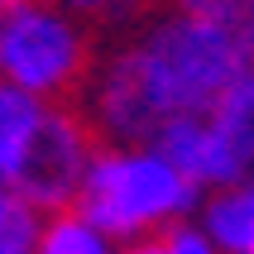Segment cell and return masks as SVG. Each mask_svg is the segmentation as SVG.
<instances>
[{
	"label": "cell",
	"instance_id": "6da1fadb",
	"mask_svg": "<svg viewBox=\"0 0 254 254\" xmlns=\"http://www.w3.org/2000/svg\"><path fill=\"white\" fill-rule=\"evenodd\" d=\"M235 77L240 39L173 5L91 72L86 120L101 144H149L168 120L221 111Z\"/></svg>",
	"mask_w": 254,
	"mask_h": 254
},
{
	"label": "cell",
	"instance_id": "7a4b0ae2",
	"mask_svg": "<svg viewBox=\"0 0 254 254\" xmlns=\"http://www.w3.org/2000/svg\"><path fill=\"white\" fill-rule=\"evenodd\" d=\"M201 201L206 192L158 144H96L77 211H86L115 245H144L192 221Z\"/></svg>",
	"mask_w": 254,
	"mask_h": 254
},
{
	"label": "cell",
	"instance_id": "3957f363",
	"mask_svg": "<svg viewBox=\"0 0 254 254\" xmlns=\"http://www.w3.org/2000/svg\"><path fill=\"white\" fill-rule=\"evenodd\" d=\"M0 77L39 101H63L91 77V29L63 0H10L0 24Z\"/></svg>",
	"mask_w": 254,
	"mask_h": 254
},
{
	"label": "cell",
	"instance_id": "277c9868",
	"mask_svg": "<svg viewBox=\"0 0 254 254\" xmlns=\"http://www.w3.org/2000/svg\"><path fill=\"white\" fill-rule=\"evenodd\" d=\"M91 158H96L91 120L53 101L43 129L34 134V144L24 154V168L14 178V192L29 197L43 216L63 211V206H77V192H82V178L91 168Z\"/></svg>",
	"mask_w": 254,
	"mask_h": 254
},
{
	"label": "cell",
	"instance_id": "5b68a950",
	"mask_svg": "<svg viewBox=\"0 0 254 254\" xmlns=\"http://www.w3.org/2000/svg\"><path fill=\"white\" fill-rule=\"evenodd\" d=\"M48 111H53V101H39L0 77V183L5 187H14V178L24 168V154L34 144V134L43 129Z\"/></svg>",
	"mask_w": 254,
	"mask_h": 254
},
{
	"label": "cell",
	"instance_id": "8992f818",
	"mask_svg": "<svg viewBox=\"0 0 254 254\" xmlns=\"http://www.w3.org/2000/svg\"><path fill=\"white\" fill-rule=\"evenodd\" d=\"M197 221L226 254H254V178L221 187V192H206Z\"/></svg>",
	"mask_w": 254,
	"mask_h": 254
},
{
	"label": "cell",
	"instance_id": "52a82bcc",
	"mask_svg": "<svg viewBox=\"0 0 254 254\" xmlns=\"http://www.w3.org/2000/svg\"><path fill=\"white\" fill-rule=\"evenodd\" d=\"M34 254H120L115 240L77 206H63V211H48L39 226V240Z\"/></svg>",
	"mask_w": 254,
	"mask_h": 254
},
{
	"label": "cell",
	"instance_id": "ba28073f",
	"mask_svg": "<svg viewBox=\"0 0 254 254\" xmlns=\"http://www.w3.org/2000/svg\"><path fill=\"white\" fill-rule=\"evenodd\" d=\"M39 206L29 197H19L14 187L0 183V254H19V250H34L39 240Z\"/></svg>",
	"mask_w": 254,
	"mask_h": 254
},
{
	"label": "cell",
	"instance_id": "9c48e42d",
	"mask_svg": "<svg viewBox=\"0 0 254 254\" xmlns=\"http://www.w3.org/2000/svg\"><path fill=\"white\" fill-rule=\"evenodd\" d=\"M178 10L230 29L235 39H254V0H173Z\"/></svg>",
	"mask_w": 254,
	"mask_h": 254
},
{
	"label": "cell",
	"instance_id": "30bf717a",
	"mask_svg": "<svg viewBox=\"0 0 254 254\" xmlns=\"http://www.w3.org/2000/svg\"><path fill=\"white\" fill-rule=\"evenodd\" d=\"M154 254H226V250L206 235L201 221H183V226L163 230V235L154 240Z\"/></svg>",
	"mask_w": 254,
	"mask_h": 254
},
{
	"label": "cell",
	"instance_id": "8fae6325",
	"mask_svg": "<svg viewBox=\"0 0 254 254\" xmlns=\"http://www.w3.org/2000/svg\"><path fill=\"white\" fill-rule=\"evenodd\" d=\"M77 19H86V24H106V19H125L129 10H134V0H63Z\"/></svg>",
	"mask_w": 254,
	"mask_h": 254
},
{
	"label": "cell",
	"instance_id": "7c38bea8",
	"mask_svg": "<svg viewBox=\"0 0 254 254\" xmlns=\"http://www.w3.org/2000/svg\"><path fill=\"white\" fill-rule=\"evenodd\" d=\"M120 254H154V240H144V245H129V250H120Z\"/></svg>",
	"mask_w": 254,
	"mask_h": 254
},
{
	"label": "cell",
	"instance_id": "4fadbf2b",
	"mask_svg": "<svg viewBox=\"0 0 254 254\" xmlns=\"http://www.w3.org/2000/svg\"><path fill=\"white\" fill-rule=\"evenodd\" d=\"M19 254H34V250H19Z\"/></svg>",
	"mask_w": 254,
	"mask_h": 254
}]
</instances>
